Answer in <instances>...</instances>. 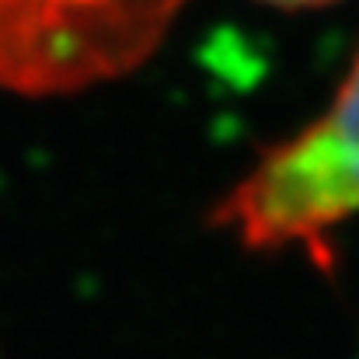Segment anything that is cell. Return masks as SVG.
<instances>
[{"instance_id":"obj_1","label":"cell","mask_w":359,"mask_h":359,"mask_svg":"<svg viewBox=\"0 0 359 359\" xmlns=\"http://www.w3.org/2000/svg\"><path fill=\"white\" fill-rule=\"evenodd\" d=\"M359 213V53L321 116L269 147L213 220L244 248H300L328 265L332 238Z\"/></svg>"},{"instance_id":"obj_2","label":"cell","mask_w":359,"mask_h":359,"mask_svg":"<svg viewBox=\"0 0 359 359\" xmlns=\"http://www.w3.org/2000/svg\"><path fill=\"white\" fill-rule=\"evenodd\" d=\"M189 0H0V88L77 95L136 70Z\"/></svg>"},{"instance_id":"obj_3","label":"cell","mask_w":359,"mask_h":359,"mask_svg":"<svg viewBox=\"0 0 359 359\" xmlns=\"http://www.w3.org/2000/svg\"><path fill=\"white\" fill-rule=\"evenodd\" d=\"M262 4L286 7V11H307V7H325V4H335V0H262Z\"/></svg>"}]
</instances>
